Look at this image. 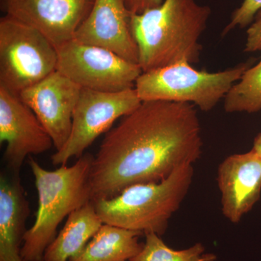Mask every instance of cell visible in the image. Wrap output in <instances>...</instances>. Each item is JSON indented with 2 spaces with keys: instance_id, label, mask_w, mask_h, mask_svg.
Returning <instances> with one entry per match:
<instances>
[{
  "instance_id": "obj_1",
  "label": "cell",
  "mask_w": 261,
  "mask_h": 261,
  "mask_svg": "<svg viewBox=\"0 0 261 261\" xmlns=\"http://www.w3.org/2000/svg\"><path fill=\"white\" fill-rule=\"evenodd\" d=\"M191 103L145 101L108 132L89 174L92 201L111 199L139 184L157 183L202 151Z\"/></svg>"
},
{
  "instance_id": "obj_2",
  "label": "cell",
  "mask_w": 261,
  "mask_h": 261,
  "mask_svg": "<svg viewBox=\"0 0 261 261\" xmlns=\"http://www.w3.org/2000/svg\"><path fill=\"white\" fill-rule=\"evenodd\" d=\"M211 9L196 0H163L157 8L132 15L130 29L139 50L142 73L200 61V39Z\"/></svg>"
},
{
  "instance_id": "obj_3",
  "label": "cell",
  "mask_w": 261,
  "mask_h": 261,
  "mask_svg": "<svg viewBox=\"0 0 261 261\" xmlns=\"http://www.w3.org/2000/svg\"><path fill=\"white\" fill-rule=\"evenodd\" d=\"M93 160L92 154L84 153L73 166L63 165L48 171L32 156L29 158L39 205L34 225L24 234L20 250L24 260L43 261L63 219L92 201L89 174Z\"/></svg>"
},
{
  "instance_id": "obj_4",
  "label": "cell",
  "mask_w": 261,
  "mask_h": 261,
  "mask_svg": "<svg viewBox=\"0 0 261 261\" xmlns=\"http://www.w3.org/2000/svg\"><path fill=\"white\" fill-rule=\"evenodd\" d=\"M193 176V166L187 163L163 181L133 185L113 198L92 202L103 224L161 236L185 200Z\"/></svg>"
},
{
  "instance_id": "obj_5",
  "label": "cell",
  "mask_w": 261,
  "mask_h": 261,
  "mask_svg": "<svg viewBox=\"0 0 261 261\" xmlns=\"http://www.w3.org/2000/svg\"><path fill=\"white\" fill-rule=\"evenodd\" d=\"M249 66L246 63L223 71L209 73L196 70L187 62H180L142 73L135 88L142 102L192 103L201 111L208 112L224 99Z\"/></svg>"
},
{
  "instance_id": "obj_6",
  "label": "cell",
  "mask_w": 261,
  "mask_h": 261,
  "mask_svg": "<svg viewBox=\"0 0 261 261\" xmlns=\"http://www.w3.org/2000/svg\"><path fill=\"white\" fill-rule=\"evenodd\" d=\"M57 64L56 47L42 33L10 15L0 19V87L19 95Z\"/></svg>"
},
{
  "instance_id": "obj_7",
  "label": "cell",
  "mask_w": 261,
  "mask_h": 261,
  "mask_svg": "<svg viewBox=\"0 0 261 261\" xmlns=\"http://www.w3.org/2000/svg\"><path fill=\"white\" fill-rule=\"evenodd\" d=\"M135 88L117 92L82 89L72 119L69 137L51 156L54 166H63L72 158L80 159L115 121L133 112L142 103Z\"/></svg>"
},
{
  "instance_id": "obj_8",
  "label": "cell",
  "mask_w": 261,
  "mask_h": 261,
  "mask_svg": "<svg viewBox=\"0 0 261 261\" xmlns=\"http://www.w3.org/2000/svg\"><path fill=\"white\" fill-rule=\"evenodd\" d=\"M57 71L82 89L117 92L135 87L142 73L139 64L112 51L72 39L57 47Z\"/></svg>"
},
{
  "instance_id": "obj_9",
  "label": "cell",
  "mask_w": 261,
  "mask_h": 261,
  "mask_svg": "<svg viewBox=\"0 0 261 261\" xmlns=\"http://www.w3.org/2000/svg\"><path fill=\"white\" fill-rule=\"evenodd\" d=\"M0 142H6L7 171L20 175L24 160L47 152L53 141L35 113L18 94L0 87Z\"/></svg>"
},
{
  "instance_id": "obj_10",
  "label": "cell",
  "mask_w": 261,
  "mask_h": 261,
  "mask_svg": "<svg viewBox=\"0 0 261 261\" xmlns=\"http://www.w3.org/2000/svg\"><path fill=\"white\" fill-rule=\"evenodd\" d=\"M82 89L56 70L19 94L50 136L56 151L69 137L73 111Z\"/></svg>"
},
{
  "instance_id": "obj_11",
  "label": "cell",
  "mask_w": 261,
  "mask_h": 261,
  "mask_svg": "<svg viewBox=\"0 0 261 261\" xmlns=\"http://www.w3.org/2000/svg\"><path fill=\"white\" fill-rule=\"evenodd\" d=\"M94 0H5L7 15L42 33L58 47L73 39Z\"/></svg>"
},
{
  "instance_id": "obj_12",
  "label": "cell",
  "mask_w": 261,
  "mask_h": 261,
  "mask_svg": "<svg viewBox=\"0 0 261 261\" xmlns=\"http://www.w3.org/2000/svg\"><path fill=\"white\" fill-rule=\"evenodd\" d=\"M132 13L125 0H94L73 39L112 51L139 64V50L130 29Z\"/></svg>"
},
{
  "instance_id": "obj_13",
  "label": "cell",
  "mask_w": 261,
  "mask_h": 261,
  "mask_svg": "<svg viewBox=\"0 0 261 261\" xmlns=\"http://www.w3.org/2000/svg\"><path fill=\"white\" fill-rule=\"evenodd\" d=\"M217 182L225 217L240 222L261 193V155L254 150L228 156L219 165Z\"/></svg>"
},
{
  "instance_id": "obj_14",
  "label": "cell",
  "mask_w": 261,
  "mask_h": 261,
  "mask_svg": "<svg viewBox=\"0 0 261 261\" xmlns=\"http://www.w3.org/2000/svg\"><path fill=\"white\" fill-rule=\"evenodd\" d=\"M29 214L20 175L3 171L0 176V261H25L20 245Z\"/></svg>"
},
{
  "instance_id": "obj_15",
  "label": "cell",
  "mask_w": 261,
  "mask_h": 261,
  "mask_svg": "<svg viewBox=\"0 0 261 261\" xmlns=\"http://www.w3.org/2000/svg\"><path fill=\"white\" fill-rule=\"evenodd\" d=\"M103 224L92 201L72 212L46 249L43 261H69L84 250Z\"/></svg>"
},
{
  "instance_id": "obj_16",
  "label": "cell",
  "mask_w": 261,
  "mask_h": 261,
  "mask_svg": "<svg viewBox=\"0 0 261 261\" xmlns=\"http://www.w3.org/2000/svg\"><path fill=\"white\" fill-rule=\"evenodd\" d=\"M142 233L103 224L83 250L69 261H130L143 248Z\"/></svg>"
},
{
  "instance_id": "obj_17",
  "label": "cell",
  "mask_w": 261,
  "mask_h": 261,
  "mask_svg": "<svg viewBox=\"0 0 261 261\" xmlns=\"http://www.w3.org/2000/svg\"><path fill=\"white\" fill-rule=\"evenodd\" d=\"M226 112L249 113L261 110V61L247 68L224 97Z\"/></svg>"
},
{
  "instance_id": "obj_18",
  "label": "cell",
  "mask_w": 261,
  "mask_h": 261,
  "mask_svg": "<svg viewBox=\"0 0 261 261\" xmlns=\"http://www.w3.org/2000/svg\"><path fill=\"white\" fill-rule=\"evenodd\" d=\"M160 235L155 233L145 234V243L140 253L130 261H214V254L205 253V247L196 244L186 250L170 248Z\"/></svg>"
},
{
  "instance_id": "obj_19",
  "label": "cell",
  "mask_w": 261,
  "mask_h": 261,
  "mask_svg": "<svg viewBox=\"0 0 261 261\" xmlns=\"http://www.w3.org/2000/svg\"><path fill=\"white\" fill-rule=\"evenodd\" d=\"M261 15V0H244L233 12L231 20L222 32L224 36L236 27L245 28L253 22L255 15Z\"/></svg>"
},
{
  "instance_id": "obj_20",
  "label": "cell",
  "mask_w": 261,
  "mask_h": 261,
  "mask_svg": "<svg viewBox=\"0 0 261 261\" xmlns=\"http://www.w3.org/2000/svg\"><path fill=\"white\" fill-rule=\"evenodd\" d=\"M261 50V15H257L254 22L247 30L245 51L254 53Z\"/></svg>"
},
{
  "instance_id": "obj_21",
  "label": "cell",
  "mask_w": 261,
  "mask_h": 261,
  "mask_svg": "<svg viewBox=\"0 0 261 261\" xmlns=\"http://www.w3.org/2000/svg\"><path fill=\"white\" fill-rule=\"evenodd\" d=\"M163 0H125L127 8L132 15L141 14L147 10L157 8Z\"/></svg>"
},
{
  "instance_id": "obj_22",
  "label": "cell",
  "mask_w": 261,
  "mask_h": 261,
  "mask_svg": "<svg viewBox=\"0 0 261 261\" xmlns=\"http://www.w3.org/2000/svg\"><path fill=\"white\" fill-rule=\"evenodd\" d=\"M252 149L261 155V133L255 137V140H254L253 147Z\"/></svg>"
}]
</instances>
